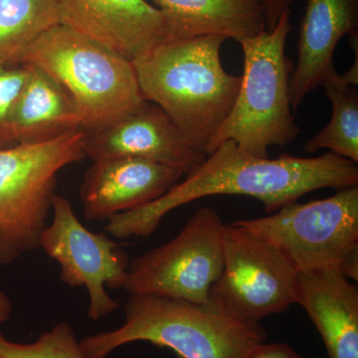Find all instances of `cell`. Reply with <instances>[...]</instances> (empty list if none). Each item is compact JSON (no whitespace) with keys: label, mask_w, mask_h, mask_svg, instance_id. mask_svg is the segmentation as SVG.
Here are the masks:
<instances>
[{"label":"cell","mask_w":358,"mask_h":358,"mask_svg":"<svg viewBox=\"0 0 358 358\" xmlns=\"http://www.w3.org/2000/svg\"><path fill=\"white\" fill-rule=\"evenodd\" d=\"M300 305L324 341L329 358H358V289L336 270L299 274Z\"/></svg>","instance_id":"9a60e30c"},{"label":"cell","mask_w":358,"mask_h":358,"mask_svg":"<svg viewBox=\"0 0 358 358\" xmlns=\"http://www.w3.org/2000/svg\"><path fill=\"white\" fill-rule=\"evenodd\" d=\"M226 40L216 34L167 40L133 62L143 100L162 108L205 155L241 86V76L221 62Z\"/></svg>","instance_id":"7a4b0ae2"},{"label":"cell","mask_w":358,"mask_h":358,"mask_svg":"<svg viewBox=\"0 0 358 358\" xmlns=\"http://www.w3.org/2000/svg\"><path fill=\"white\" fill-rule=\"evenodd\" d=\"M224 226L215 209H199L178 236L129 262L124 289L129 294L209 303L223 268Z\"/></svg>","instance_id":"ba28073f"},{"label":"cell","mask_w":358,"mask_h":358,"mask_svg":"<svg viewBox=\"0 0 358 358\" xmlns=\"http://www.w3.org/2000/svg\"><path fill=\"white\" fill-rule=\"evenodd\" d=\"M52 212L53 219L42 233L39 248L60 264L61 281L71 288H86L90 320L96 322L115 313L120 303L107 288H124L131 262L128 254L106 233L89 230L62 195H54Z\"/></svg>","instance_id":"30bf717a"},{"label":"cell","mask_w":358,"mask_h":358,"mask_svg":"<svg viewBox=\"0 0 358 358\" xmlns=\"http://www.w3.org/2000/svg\"><path fill=\"white\" fill-rule=\"evenodd\" d=\"M247 358H303L291 345L284 343H263L257 345Z\"/></svg>","instance_id":"7402d4cb"},{"label":"cell","mask_w":358,"mask_h":358,"mask_svg":"<svg viewBox=\"0 0 358 358\" xmlns=\"http://www.w3.org/2000/svg\"><path fill=\"white\" fill-rule=\"evenodd\" d=\"M21 64L40 68L66 90L86 131L102 128L145 101L131 61L61 23L22 52L15 63Z\"/></svg>","instance_id":"5b68a950"},{"label":"cell","mask_w":358,"mask_h":358,"mask_svg":"<svg viewBox=\"0 0 358 358\" xmlns=\"http://www.w3.org/2000/svg\"><path fill=\"white\" fill-rule=\"evenodd\" d=\"M13 308V303L6 292L0 291V326L9 320Z\"/></svg>","instance_id":"cb8c5ba5"},{"label":"cell","mask_w":358,"mask_h":358,"mask_svg":"<svg viewBox=\"0 0 358 358\" xmlns=\"http://www.w3.org/2000/svg\"><path fill=\"white\" fill-rule=\"evenodd\" d=\"M265 13L266 29L271 30L285 11L289 10L292 0H261Z\"/></svg>","instance_id":"603a6c76"},{"label":"cell","mask_w":358,"mask_h":358,"mask_svg":"<svg viewBox=\"0 0 358 358\" xmlns=\"http://www.w3.org/2000/svg\"><path fill=\"white\" fill-rule=\"evenodd\" d=\"M267 338L260 324L233 319L210 301L136 294L124 303L122 326L87 336L80 346L88 358H107L136 341L169 348L180 358H247Z\"/></svg>","instance_id":"3957f363"},{"label":"cell","mask_w":358,"mask_h":358,"mask_svg":"<svg viewBox=\"0 0 358 358\" xmlns=\"http://www.w3.org/2000/svg\"><path fill=\"white\" fill-rule=\"evenodd\" d=\"M29 74V66L0 65V150L16 145L11 117Z\"/></svg>","instance_id":"44dd1931"},{"label":"cell","mask_w":358,"mask_h":358,"mask_svg":"<svg viewBox=\"0 0 358 358\" xmlns=\"http://www.w3.org/2000/svg\"><path fill=\"white\" fill-rule=\"evenodd\" d=\"M207 157L159 199L110 217L105 230L117 239L148 237L169 212L212 195L252 197L273 213L322 188L358 185L357 164L329 152L310 159L289 155L258 159L226 141Z\"/></svg>","instance_id":"6da1fadb"},{"label":"cell","mask_w":358,"mask_h":358,"mask_svg":"<svg viewBox=\"0 0 358 358\" xmlns=\"http://www.w3.org/2000/svg\"><path fill=\"white\" fill-rule=\"evenodd\" d=\"M28 66L11 117L16 145L45 143L83 129L81 114L66 90L45 71Z\"/></svg>","instance_id":"2e32d148"},{"label":"cell","mask_w":358,"mask_h":358,"mask_svg":"<svg viewBox=\"0 0 358 358\" xmlns=\"http://www.w3.org/2000/svg\"><path fill=\"white\" fill-rule=\"evenodd\" d=\"M86 131L0 150V266L39 248L47 227L58 173L82 162Z\"/></svg>","instance_id":"8992f818"},{"label":"cell","mask_w":358,"mask_h":358,"mask_svg":"<svg viewBox=\"0 0 358 358\" xmlns=\"http://www.w3.org/2000/svg\"><path fill=\"white\" fill-rule=\"evenodd\" d=\"M322 87L333 106L331 121L306 143L303 150L313 154L329 150L334 155L358 162V92L341 82L338 72Z\"/></svg>","instance_id":"d6986e66"},{"label":"cell","mask_w":358,"mask_h":358,"mask_svg":"<svg viewBox=\"0 0 358 358\" xmlns=\"http://www.w3.org/2000/svg\"><path fill=\"white\" fill-rule=\"evenodd\" d=\"M152 1L164 13L171 39L216 34L240 42L266 29L261 0Z\"/></svg>","instance_id":"e0dca14e"},{"label":"cell","mask_w":358,"mask_h":358,"mask_svg":"<svg viewBox=\"0 0 358 358\" xmlns=\"http://www.w3.org/2000/svg\"><path fill=\"white\" fill-rule=\"evenodd\" d=\"M291 31V10H287L273 29L239 42L244 55L241 86L232 110L207 148L206 157L220 143L232 141L242 152L268 159V148L284 147L300 136L289 95L294 65L286 55Z\"/></svg>","instance_id":"277c9868"},{"label":"cell","mask_w":358,"mask_h":358,"mask_svg":"<svg viewBox=\"0 0 358 358\" xmlns=\"http://www.w3.org/2000/svg\"><path fill=\"white\" fill-rule=\"evenodd\" d=\"M358 0H307L298 39V62L289 78L292 110L338 73L334 54L345 35L357 33Z\"/></svg>","instance_id":"5bb4252c"},{"label":"cell","mask_w":358,"mask_h":358,"mask_svg":"<svg viewBox=\"0 0 358 358\" xmlns=\"http://www.w3.org/2000/svg\"><path fill=\"white\" fill-rule=\"evenodd\" d=\"M85 152L93 162L140 157L185 174L192 173L206 159L162 108L148 101L102 128L86 131Z\"/></svg>","instance_id":"8fae6325"},{"label":"cell","mask_w":358,"mask_h":358,"mask_svg":"<svg viewBox=\"0 0 358 358\" xmlns=\"http://www.w3.org/2000/svg\"><path fill=\"white\" fill-rule=\"evenodd\" d=\"M233 223L274 247L298 274L336 270L358 280V185Z\"/></svg>","instance_id":"52a82bcc"},{"label":"cell","mask_w":358,"mask_h":358,"mask_svg":"<svg viewBox=\"0 0 358 358\" xmlns=\"http://www.w3.org/2000/svg\"><path fill=\"white\" fill-rule=\"evenodd\" d=\"M60 23L138 60L171 40L164 13L147 0H59Z\"/></svg>","instance_id":"7c38bea8"},{"label":"cell","mask_w":358,"mask_h":358,"mask_svg":"<svg viewBox=\"0 0 358 358\" xmlns=\"http://www.w3.org/2000/svg\"><path fill=\"white\" fill-rule=\"evenodd\" d=\"M57 24L59 0H0V65H15L29 45Z\"/></svg>","instance_id":"ac0fdd59"},{"label":"cell","mask_w":358,"mask_h":358,"mask_svg":"<svg viewBox=\"0 0 358 358\" xmlns=\"http://www.w3.org/2000/svg\"><path fill=\"white\" fill-rule=\"evenodd\" d=\"M299 274L267 242L225 224L223 268L209 301L240 322L260 324L296 303Z\"/></svg>","instance_id":"9c48e42d"},{"label":"cell","mask_w":358,"mask_h":358,"mask_svg":"<svg viewBox=\"0 0 358 358\" xmlns=\"http://www.w3.org/2000/svg\"><path fill=\"white\" fill-rule=\"evenodd\" d=\"M182 171L140 157H108L93 162L80 186L84 217L109 220L150 203L180 181Z\"/></svg>","instance_id":"4fadbf2b"},{"label":"cell","mask_w":358,"mask_h":358,"mask_svg":"<svg viewBox=\"0 0 358 358\" xmlns=\"http://www.w3.org/2000/svg\"><path fill=\"white\" fill-rule=\"evenodd\" d=\"M0 358L88 357L82 350L73 327L61 322L42 334L34 343H14L0 333Z\"/></svg>","instance_id":"ffe728a7"}]
</instances>
